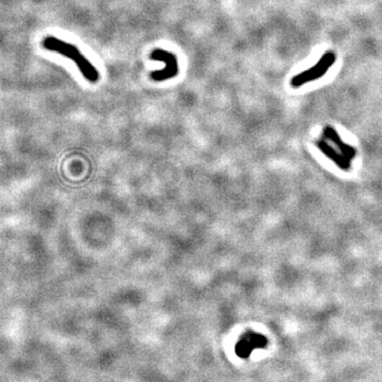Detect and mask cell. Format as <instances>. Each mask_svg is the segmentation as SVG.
Instances as JSON below:
<instances>
[{
	"mask_svg": "<svg viewBox=\"0 0 382 382\" xmlns=\"http://www.w3.org/2000/svg\"><path fill=\"white\" fill-rule=\"evenodd\" d=\"M151 60L163 62L165 64V68L161 71H156L151 74V79L155 82H163L166 80H170L175 78L179 72L180 67L178 63L177 57L170 51L165 49H155L151 52L150 55Z\"/></svg>",
	"mask_w": 382,
	"mask_h": 382,
	"instance_id": "3957f363",
	"label": "cell"
},
{
	"mask_svg": "<svg viewBox=\"0 0 382 382\" xmlns=\"http://www.w3.org/2000/svg\"><path fill=\"white\" fill-rule=\"evenodd\" d=\"M336 62V55L333 51H328L326 54L320 59V61L311 68H309L308 71H305L295 77L291 80V84L293 88H301L302 85L316 81L326 75V73L329 71Z\"/></svg>",
	"mask_w": 382,
	"mask_h": 382,
	"instance_id": "7a4b0ae2",
	"label": "cell"
},
{
	"mask_svg": "<svg viewBox=\"0 0 382 382\" xmlns=\"http://www.w3.org/2000/svg\"><path fill=\"white\" fill-rule=\"evenodd\" d=\"M43 47L51 52H56L63 57L71 59L78 67L80 73L90 83H96L99 80V72L97 68L89 61L78 47L60 40L55 37H47L42 43Z\"/></svg>",
	"mask_w": 382,
	"mask_h": 382,
	"instance_id": "6da1fadb",
	"label": "cell"
},
{
	"mask_svg": "<svg viewBox=\"0 0 382 382\" xmlns=\"http://www.w3.org/2000/svg\"><path fill=\"white\" fill-rule=\"evenodd\" d=\"M267 345V339L254 332L243 335L236 345V353L240 358H249L253 351L263 349Z\"/></svg>",
	"mask_w": 382,
	"mask_h": 382,
	"instance_id": "277c9868",
	"label": "cell"
},
{
	"mask_svg": "<svg viewBox=\"0 0 382 382\" xmlns=\"http://www.w3.org/2000/svg\"><path fill=\"white\" fill-rule=\"evenodd\" d=\"M317 147L326 155L329 159H332L337 165H339L341 168L347 170L350 169V160L345 158L343 154L338 153L332 146H329L327 143L323 141L317 142Z\"/></svg>",
	"mask_w": 382,
	"mask_h": 382,
	"instance_id": "5b68a950",
	"label": "cell"
}]
</instances>
